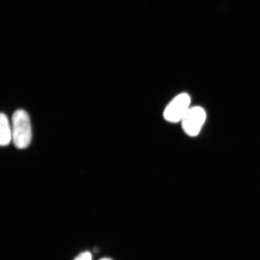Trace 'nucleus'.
I'll list each match as a JSON object with an SVG mask.
<instances>
[{"mask_svg":"<svg viewBox=\"0 0 260 260\" xmlns=\"http://www.w3.org/2000/svg\"><path fill=\"white\" fill-rule=\"evenodd\" d=\"M30 117L24 110H17L12 118V141L16 148L25 149L30 145L32 131Z\"/></svg>","mask_w":260,"mask_h":260,"instance_id":"f257e3e1","label":"nucleus"},{"mask_svg":"<svg viewBox=\"0 0 260 260\" xmlns=\"http://www.w3.org/2000/svg\"><path fill=\"white\" fill-rule=\"evenodd\" d=\"M190 96L187 93L178 94L165 107L164 118L170 123L181 122L190 109Z\"/></svg>","mask_w":260,"mask_h":260,"instance_id":"f03ea898","label":"nucleus"},{"mask_svg":"<svg viewBox=\"0 0 260 260\" xmlns=\"http://www.w3.org/2000/svg\"><path fill=\"white\" fill-rule=\"evenodd\" d=\"M206 119L207 113L203 107H191L181 121L182 128L187 136L196 137L199 135Z\"/></svg>","mask_w":260,"mask_h":260,"instance_id":"7ed1b4c3","label":"nucleus"},{"mask_svg":"<svg viewBox=\"0 0 260 260\" xmlns=\"http://www.w3.org/2000/svg\"><path fill=\"white\" fill-rule=\"evenodd\" d=\"M12 141V125H10L7 115H0V145L6 146Z\"/></svg>","mask_w":260,"mask_h":260,"instance_id":"20e7f679","label":"nucleus"},{"mask_svg":"<svg viewBox=\"0 0 260 260\" xmlns=\"http://www.w3.org/2000/svg\"><path fill=\"white\" fill-rule=\"evenodd\" d=\"M92 256L91 253L89 251H85L80 253L74 260H92Z\"/></svg>","mask_w":260,"mask_h":260,"instance_id":"39448f33","label":"nucleus"},{"mask_svg":"<svg viewBox=\"0 0 260 260\" xmlns=\"http://www.w3.org/2000/svg\"><path fill=\"white\" fill-rule=\"evenodd\" d=\"M100 260H112V259L109 258H104L101 259Z\"/></svg>","mask_w":260,"mask_h":260,"instance_id":"423d86ee","label":"nucleus"}]
</instances>
